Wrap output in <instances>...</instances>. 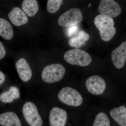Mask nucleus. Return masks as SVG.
<instances>
[{"label": "nucleus", "mask_w": 126, "mask_h": 126, "mask_svg": "<svg viewBox=\"0 0 126 126\" xmlns=\"http://www.w3.org/2000/svg\"><path fill=\"white\" fill-rule=\"evenodd\" d=\"M94 24L99 31L101 38L104 41H110L116 34V31L112 18L98 15L94 18Z\"/></svg>", "instance_id": "f257e3e1"}, {"label": "nucleus", "mask_w": 126, "mask_h": 126, "mask_svg": "<svg viewBox=\"0 0 126 126\" xmlns=\"http://www.w3.org/2000/svg\"><path fill=\"white\" fill-rule=\"evenodd\" d=\"M64 58L70 64L82 67L89 65L92 61V58L87 52L77 48L70 50L65 52Z\"/></svg>", "instance_id": "f03ea898"}, {"label": "nucleus", "mask_w": 126, "mask_h": 126, "mask_svg": "<svg viewBox=\"0 0 126 126\" xmlns=\"http://www.w3.org/2000/svg\"><path fill=\"white\" fill-rule=\"evenodd\" d=\"M64 67L60 64H53L46 66L42 71L41 78L45 82L53 83L60 81L64 76Z\"/></svg>", "instance_id": "7ed1b4c3"}, {"label": "nucleus", "mask_w": 126, "mask_h": 126, "mask_svg": "<svg viewBox=\"0 0 126 126\" xmlns=\"http://www.w3.org/2000/svg\"><path fill=\"white\" fill-rule=\"evenodd\" d=\"M58 98L63 103L73 107L81 106L83 101L81 94L70 87L63 88L59 93Z\"/></svg>", "instance_id": "20e7f679"}, {"label": "nucleus", "mask_w": 126, "mask_h": 126, "mask_svg": "<svg viewBox=\"0 0 126 126\" xmlns=\"http://www.w3.org/2000/svg\"><path fill=\"white\" fill-rule=\"evenodd\" d=\"M23 115L26 121L30 126H42L43 120L34 104L31 102L26 103L23 108Z\"/></svg>", "instance_id": "39448f33"}, {"label": "nucleus", "mask_w": 126, "mask_h": 126, "mask_svg": "<svg viewBox=\"0 0 126 126\" xmlns=\"http://www.w3.org/2000/svg\"><path fill=\"white\" fill-rule=\"evenodd\" d=\"M83 19L81 10L78 8H72L60 16L58 22L61 27H69L78 24Z\"/></svg>", "instance_id": "423d86ee"}, {"label": "nucleus", "mask_w": 126, "mask_h": 126, "mask_svg": "<svg viewBox=\"0 0 126 126\" xmlns=\"http://www.w3.org/2000/svg\"><path fill=\"white\" fill-rule=\"evenodd\" d=\"M98 9L102 15L112 18L119 15L122 11L120 6L114 0H101Z\"/></svg>", "instance_id": "0eeeda50"}, {"label": "nucleus", "mask_w": 126, "mask_h": 126, "mask_svg": "<svg viewBox=\"0 0 126 126\" xmlns=\"http://www.w3.org/2000/svg\"><path fill=\"white\" fill-rule=\"evenodd\" d=\"M86 85L88 91L94 95H100L103 94L106 90V82L101 77L94 75L87 79Z\"/></svg>", "instance_id": "6e6552de"}, {"label": "nucleus", "mask_w": 126, "mask_h": 126, "mask_svg": "<svg viewBox=\"0 0 126 126\" xmlns=\"http://www.w3.org/2000/svg\"><path fill=\"white\" fill-rule=\"evenodd\" d=\"M67 118L65 110L58 107L53 108L49 113L50 126H65Z\"/></svg>", "instance_id": "1a4fd4ad"}, {"label": "nucleus", "mask_w": 126, "mask_h": 126, "mask_svg": "<svg viewBox=\"0 0 126 126\" xmlns=\"http://www.w3.org/2000/svg\"><path fill=\"white\" fill-rule=\"evenodd\" d=\"M111 59L117 68L120 69L124 67L126 61V41L112 51Z\"/></svg>", "instance_id": "9d476101"}, {"label": "nucleus", "mask_w": 126, "mask_h": 126, "mask_svg": "<svg viewBox=\"0 0 126 126\" xmlns=\"http://www.w3.org/2000/svg\"><path fill=\"white\" fill-rule=\"evenodd\" d=\"M16 67L19 77L23 82H27L32 77V71L29 63L25 59L21 58L16 63Z\"/></svg>", "instance_id": "9b49d317"}, {"label": "nucleus", "mask_w": 126, "mask_h": 126, "mask_svg": "<svg viewBox=\"0 0 126 126\" xmlns=\"http://www.w3.org/2000/svg\"><path fill=\"white\" fill-rule=\"evenodd\" d=\"M12 23L16 26L25 24L28 22V17L23 11L18 7H14L8 15Z\"/></svg>", "instance_id": "f8f14e48"}, {"label": "nucleus", "mask_w": 126, "mask_h": 126, "mask_svg": "<svg viewBox=\"0 0 126 126\" xmlns=\"http://www.w3.org/2000/svg\"><path fill=\"white\" fill-rule=\"evenodd\" d=\"M0 124L3 126H22L17 115L12 112H8L0 115Z\"/></svg>", "instance_id": "ddd939ff"}, {"label": "nucleus", "mask_w": 126, "mask_h": 126, "mask_svg": "<svg viewBox=\"0 0 126 126\" xmlns=\"http://www.w3.org/2000/svg\"><path fill=\"white\" fill-rule=\"evenodd\" d=\"M110 116L121 126H126V108L124 106L113 109Z\"/></svg>", "instance_id": "4468645a"}, {"label": "nucleus", "mask_w": 126, "mask_h": 126, "mask_svg": "<svg viewBox=\"0 0 126 126\" xmlns=\"http://www.w3.org/2000/svg\"><path fill=\"white\" fill-rule=\"evenodd\" d=\"M90 38V35L84 31H81L74 37L69 40L68 44L71 47L78 49L83 46Z\"/></svg>", "instance_id": "2eb2a0df"}, {"label": "nucleus", "mask_w": 126, "mask_h": 126, "mask_svg": "<svg viewBox=\"0 0 126 126\" xmlns=\"http://www.w3.org/2000/svg\"><path fill=\"white\" fill-rule=\"evenodd\" d=\"M20 94L18 88L12 86L9 91L2 93L0 95V101L5 103H10L14 99H18Z\"/></svg>", "instance_id": "dca6fc26"}, {"label": "nucleus", "mask_w": 126, "mask_h": 126, "mask_svg": "<svg viewBox=\"0 0 126 126\" xmlns=\"http://www.w3.org/2000/svg\"><path fill=\"white\" fill-rule=\"evenodd\" d=\"M14 35V30L9 21L0 18V36L5 39L10 40L12 38Z\"/></svg>", "instance_id": "f3484780"}, {"label": "nucleus", "mask_w": 126, "mask_h": 126, "mask_svg": "<svg viewBox=\"0 0 126 126\" xmlns=\"http://www.w3.org/2000/svg\"><path fill=\"white\" fill-rule=\"evenodd\" d=\"M22 8L25 14L30 17H32L38 11L39 5L36 0H24Z\"/></svg>", "instance_id": "a211bd4d"}, {"label": "nucleus", "mask_w": 126, "mask_h": 126, "mask_svg": "<svg viewBox=\"0 0 126 126\" xmlns=\"http://www.w3.org/2000/svg\"><path fill=\"white\" fill-rule=\"evenodd\" d=\"M93 126H110V120L104 113H99L96 116Z\"/></svg>", "instance_id": "6ab92c4d"}, {"label": "nucleus", "mask_w": 126, "mask_h": 126, "mask_svg": "<svg viewBox=\"0 0 126 126\" xmlns=\"http://www.w3.org/2000/svg\"><path fill=\"white\" fill-rule=\"evenodd\" d=\"M63 0H48L47 10L48 12L53 14L57 12L61 7Z\"/></svg>", "instance_id": "aec40b11"}, {"label": "nucleus", "mask_w": 126, "mask_h": 126, "mask_svg": "<svg viewBox=\"0 0 126 126\" xmlns=\"http://www.w3.org/2000/svg\"><path fill=\"white\" fill-rule=\"evenodd\" d=\"M6 53V52L4 46L0 41V60L2 59L4 57Z\"/></svg>", "instance_id": "412c9836"}, {"label": "nucleus", "mask_w": 126, "mask_h": 126, "mask_svg": "<svg viewBox=\"0 0 126 126\" xmlns=\"http://www.w3.org/2000/svg\"><path fill=\"white\" fill-rule=\"evenodd\" d=\"M5 75L1 71H0V86L4 82L5 79Z\"/></svg>", "instance_id": "4be33fe9"}]
</instances>
